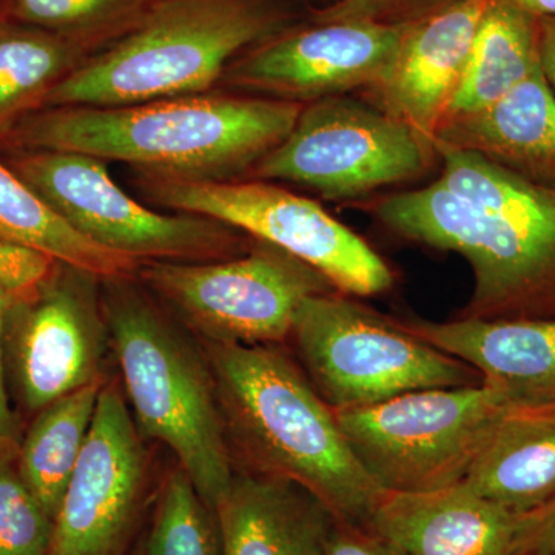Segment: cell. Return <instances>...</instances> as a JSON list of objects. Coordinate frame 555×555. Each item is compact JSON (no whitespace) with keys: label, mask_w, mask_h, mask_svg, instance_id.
<instances>
[{"label":"cell","mask_w":555,"mask_h":555,"mask_svg":"<svg viewBox=\"0 0 555 555\" xmlns=\"http://www.w3.org/2000/svg\"><path fill=\"white\" fill-rule=\"evenodd\" d=\"M434 150L441 160L436 181L363 207L393 235L465 259L473 295L456 318H555V189L476 153Z\"/></svg>","instance_id":"1"},{"label":"cell","mask_w":555,"mask_h":555,"mask_svg":"<svg viewBox=\"0 0 555 555\" xmlns=\"http://www.w3.org/2000/svg\"><path fill=\"white\" fill-rule=\"evenodd\" d=\"M302 107L208 91L122 107L39 108L10 134L27 150L83 153L153 177L230 181L286 139Z\"/></svg>","instance_id":"2"},{"label":"cell","mask_w":555,"mask_h":555,"mask_svg":"<svg viewBox=\"0 0 555 555\" xmlns=\"http://www.w3.org/2000/svg\"><path fill=\"white\" fill-rule=\"evenodd\" d=\"M203 346L235 470L294 481L337 520L366 526L386 492L284 345Z\"/></svg>","instance_id":"3"},{"label":"cell","mask_w":555,"mask_h":555,"mask_svg":"<svg viewBox=\"0 0 555 555\" xmlns=\"http://www.w3.org/2000/svg\"><path fill=\"white\" fill-rule=\"evenodd\" d=\"M280 0H158L38 108L122 107L214 91L241 54L291 28Z\"/></svg>","instance_id":"4"},{"label":"cell","mask_w":555,"mask_h":555,"mask_svg":"<svg viewBox=\"0 0 555 555\" xmlns=\"http://www.w3.org/2000/svg\"><path fill=\"white\" fill-rule=\"evenodd\" d=\"M134 278L102 280L120 387L142 438L169 447L215 509L236 470L210 364Z\"/></svg>","instance_id":"5"},{"label":"cell","mask_w":555,"mask_h":555,"mask_svg":"<svg viewBox=\"0 0 555 555\" xmlns=\"http://www.w3.org/2000/svg\"><path fill=\"white\" fill-rule=\"evenodd\" d=\"M288 341L334 411L374 406L415 390L483 383L465 361L338 291L302 302Z\"/></svg>","instance_id":"6"},{"label":"cell","mask_w":555,"mask_h":555,"mask_svg":"<svg viewBox=\"0 0 555 555\" xmlns=\"http://www.w3.org/2000/svg\"><path fill=\"white\" fill-rule=\"evenodd\" d=\"M513 403L481 383L415 390L335 415L358 462L383 491L422 494L462 483Z\"/></svg>","instance_id":"7"},{"label":"cell","mask_w":555,"mask_h":555,"mask_svg":"<svg viewBox=\"0 0 555 555\" xmlns=\"http://www.w3.org/2000/svg\"><path fill=\"white\" fill-rule=\"evenodd\" d=\"M138 280L210 345H286L302 302L337 291L306 262L258 240L219 261L142 262Z\"/></svg>","instance_id":"8"},{"label":"cell","mask_w":555,"mask_h":555,"mask_svg":"<svg viewBox=\"0 0 555 555\" xmlns=\"http://www.w3.org/2000/svg\"><path fill=\"white\" fill-rule=\"evenodd\" d=\"M152 203L178 214L201 215L281 248L326 276L341 294L375 297L396 275L366 241L317 201L261 179L195 181L139 173Z\"/></svg>","instance_id":"9"},{"label":"cell","mask_w":555,"mask_h":555,"mask_svg":"<svg viewBox=\"0 0 555 555\" xmlns=\"http://www.w3.org/2000/svg\"><path fill=\"white\" fill-rule=\"evenodd\" d=\"M107 164L83 153L28 150L11 170L80 235L139 264L219 261L254 244L215 219L159 214L138 203L113 181Z\"/></svg>","instance_id":"10"},{"label":"cell","mask_w":555,"mask_h":555,"mask_svg":"<svg viewBox=\"0 0 555 555\" xmlns=\"http://www.w3.org/2000/svg\"><path fill=\"white\" fill-rule=\"evenodd\" d=\"M437 152L374 102L349 94L305 104L294 129L248 177L292 182L327 199H357L423 177Z\"/></svg>","instance_id":"11"},{"label":"cell","mask_w":555,"mask_h":555,"mask_svg":"<svg viewBox=\"0 0 555 555\" xmlns=\"http://www.w3.org/2000/svg\"><path fill=\"white\" fill-rule=\"evenodd\" d=\"M102 280L57 262L30 297L7 309L3 352L28 411L40 412L80 387L104 382L112 341Z\"/></svg>","instance_id":"12"},{"label":"cell","mask_w":555,"mask_h":555,"mask_svg":"<svg viewBox=\"0 0 555 555\" xmlns=\"http://www.w3.org/2000/svg\"><path fill=\"white\" fill-rule=\"evenodd\" d=\"M411 25L313 22L287 28L230 64L221 83L236 93L309 104L374 90L392 72Z\"/></svg>","instance_id":"13"},{"label":"cell","mask_w":555,"mask_h":555,"mask_svg":"<svg viewBox=\"0 0 555 555\" xmlns=\"http://www.w3.org/2000/svg\"><path fill=\"white\" fill-rule=\"evenodd\" d=\"M149 462L118 382L105 379L47 555H124L144 506Z\"/></svg>","instance_id":"14"},{"label":"cell","mask_w":555,"mask_h":555,"mask_svg":"<svg viewBox=\"0 0 555 555\" xmlns=\"http://www.w3.org/2000/svg\"><path fill=\"white\" fill-rule=\"evenodd\" d=\"M542 507L518 513L456 485L386 492L366 526L401 555H526L535 547Z\"/></svg>","instance_id":"15"},{"label":"cell","mask_w":555,"mask_h":555,"mask_svg":"<svg viewBox=\"0 0 555 555\" xmlns=\"http://www.w3.org/2000/svg\"><path fill=\"white\" fill-rule=\"evenodd\" d=\"M489 0H460L412 24L372 102L433 144L454 98Z\"/></svg>","instance_id":"16"},{"label":"cell","mask_w":555,"mask_h":555,"mask_svg":"<svg viewBox=\"0 0 555 555\" xmlns=\"http://www.w3.org/2000/svg\"><path fill=\"white\" fill-rule=\"evenodd\" d=\"M400 323L476 369L483 385L514 403H555V318Z\"/></svg>","instance_id":"17"},{"label":"cell","mask_w":555,"mask_h":555,"mask_svg":"<svg viewBox=\"0 0 555 555\" xmlns=\"http://www.w3.org/2000/svg\"><path fill=\"white\" fill-rule=\"evenodd\" d=\"M434 145L476 153L525 181L555 189V96L542 68L489 107L444 120Z\"/></svg>","instance_id":"18"},{"label":"cell","mask_w":555,"mask_h":555,"mask_svg":"<svg viewBox=\"0 0 555 555\" xmlns=\"http://www.w3.org/2000/svg\"><path fill=\"white\" fill-rule=\"evenodd\" d=\"M215 513L221 555H323L337 521L294 481L238 470Z\"/></svg>","instance_id":"19"},{"label":"cell","mask_w":555,"mask_h":555,"mask_svg":"<svg viewBox=\"0 0 555 555\" xmlns=\"http://www.w3.org/2000/svg\"><path fill=\"white\" fill-rule=\"evenodd\" d=\"M460 485L518 513L553 502L555 403L509 404Z\"/></svg>","instance_id":"20"},{"label":"cell","mask_w":555,"mask_h":555,"mask_svg":"<svg viewBox=\"0 0 555 555\" xmlns=\"http://www.w3.org/2000/svg\"><path fill=\"white\" fill-rule=\"evenodd\" d=\"M539 67V20L505 0H489L443 122L489 107Z\"/></svg>","instance_id":"21"},{"label":"cell","mask_w":555,"mask_h":555,"mask_svg":"<svg viewBox=\"0 0 555 555\" xmlns=\"http://www.w3.org/2000/svg\"><path fill=\"white\" fill-rule=\"evenodd\" d=\"M104 383L80 387L42 409L22 441L17 470L51 520L86 447Z\"/></svg>","instance_id":"22"},{"label":"cell","mask_w":555,"mask_h":555,"mask_svg":"<svg viewBox=\"0 0 555 555\" xmlns=\"http://www.w3.org/2000/svg\"><path fill=\"white\" fill-rule=\"evenodd\" d=\"M0 243L38 248L56 261L101 278L138 276L141 268L134 259L98 246L76 232L2 160Z\"/></svg>","instance_id":"23"},{"label":"cell","mask_w":555,"mask_h":555,"mask_svg":"<svg viewBox=\"0 0 555 555\" xmlns=\"http://www.w3.org/2000/svg\"><path fill=\"white\" fill-rule=\"evenodd\" d=\"M96 47L39 28L0 27V129L22 108L40 105Z\"/></svg>","instance_id":"24"},{"label":"cell","mask_w":555,"mask_h":555,"mask_svg":"<svg viewBox=\"0 0 555 555\" xmlns=\"http://www.w3.org/2000/svg\"><path fill=\"white\" fill-rule=\"evenodd\" d=\"M158 0H11L17 21L102 49L130 30Z\"/></svg>","instance_id":"25"},{"label":"cell","mask_w":555,"mask_h":555,"mask_svg":"<svg viewBox=\"0 0 555 555\" xmlns=\"http://www.w3.org/2000/svg\"><path fill=\"white\" fill-rule=\"evenodd\" d=\"M144 555H221L217 513L179 465L160 488Z\"/></svg>","instance_id":"26"},{"label":"cell","mask_w":555,"mask_h":555,"mask_svg":"<svg viewBox=\"0 0 555 555\" xmlns=\"http://www.w3.org/2000/svg\"><path fill=\"white\" fill-rule=\"evenodd\" d=\"M53 520L25 486L17 455L0 454V555H47Z\"/></svg>","instance_id":"27"},{"label":"cell","mask_w":555,"mask_h":555,"mask_svg":"<svg viewBox=\"0 0 555 555\" xmlns=\"http://www.w3.org/2000/svg\"><path fill=\"white\" fill-rule=\"evenodd\" d=\"M460 0H337L312 11L313 22L363 21L412 25L447 10Z\"/></svg>","instance_id":"28"},{"label":"cell","mask_w":555,"mask_h":555,"mask_svg":"<svg viewBox=\"0 0 555 555\" xmlns=\"http://www.w3.org/2000/svg\"><path fill=\"white\" fill-rule=\"evenodd\" d=\"M60 261L38 248L0 243V297L7 302L30 297Z\"/></svg>","instance_id":"29"},{"label":"cell","mask_w":555,"mask_h":555,"mask_svg":"<svg viewBox=\"0 0 555 555\" xmlns=\"http://www.w3.org/2000/svg\"><path fill=\"white\" fill-rule=\"evenodd\" d=\"M323 555H401L367 526L335 521Z\"/></svg>","instance_id":"30"},{"label":"cell","mask_w":555,"mask_h":555,"mask_svg":"<svg viewBox=\"0 0 555 555\" xmlns=\"http://www.w3.org/2000/svg\"><path fill=\"white\" fill-rule=\"evenodd\" d=\"M9 302L0 297V454L20 455V430L16 416L11 411L5 389V352H3V331Z\"/></svg>","instance_id":"31"},{"label":"cell","mask_w":555,"mask_h":555,"mask_svg":"<svg viewBox=\"0 0 555 555\" xmlns=\"http://www.w3.org/2000/svg\"><path fill=\"white\" fill-rule=\"evenodd\" d=\"M540 68L555 96V17L539 20Z\"/></svg>","instance_id":"32"},{"label":"cell","mask_w":555,"mask_h":555,"mask_svg":"<svg viewBox=\"0 0 555 555\" xmlns=\"http://www.w3.org/2000/svg\"><path fill=\"white\" fill-rule=\"evenodd\" d=\"M535 546L545 551L547 555H555V499L542 507V524Z\"/></svg>","instance_id":"33"},{"label":"cell","mask_w":555,"mask_h":555,"mask_svg":"<svg viewBox=\"0 0 555 555\" xmlns=\"http://www.w3.org/2000/svg\"><path fill=\"white\" fill-rule=\"evenodd\" d=\"M505 2L524 10L537 20L555 17V0H505Z\"/></svg>","instance_id":"34"},{"label":"cell","mask_w":555,"mask_h":555,"mask_svg":"<svg viewBox=\"0 0 555 555\" xmlns=\"http://www.w3.org/2000/svg\"><path fill=\"white\" fill-rule=\"evenodd\" d=\"M526 555H547L545 551L540 550V547H534V550L531 551V553H528Z\"/></svg>","instance_id":"35"}]
</instances>
